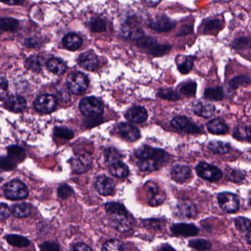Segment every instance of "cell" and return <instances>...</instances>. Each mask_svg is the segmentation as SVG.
Masks as SVG:
<instances>
[{
  "label": "cell",
  "mask_w": 251,
  "mask_h": 251,
  "mask_svg": "<svg viewBox=\"0 0 251 251\" xmlns=\"http://www.w3.org/2000/svg\"><path fill=\"white\" fill-rule=\"evenodd\" d=\"M171 230L177 236H194L198 235L199 228L193 224L177 223L172 226Z\"/></svg>",
  "instance_id": "obj_20"
},
{
  "label": "cell",
  "mask_w": 251,
  "mask_h": 251,
  "mask_svg": "<svg viewBox=\"0 0 251 251\" xmlns=\"http://www.w3.org/2000/svg\"><path fill=\"white\" fill-rule=\"evenodd\" d=\"M177 61V69L179 72L182 74H188L190 73L191 70L193 68L194 59L192 56H183L179 55L176 58Z\"/></svg>",
  "instance_id": "obj_25"
},
{
  "label": "cell",
  "mask_w": 251,
  "mask_h": 251,
  "mask_svg": "<svg viewBox=\"0 0 251 251\" xmlns=\"http://www.w3.org/2000/svg\"><path fill=\"white\" fill-rule=\"evenodd\" d=\"M196 172L200 177L209 181H217L223 177V173L218 167L205 162L197 165Z\"/></svg>",
  "instance_id": "obj_6"
},
{
  "label": "cell",
  "mask_w": 251,
  "mask_h": 251,
  "mask_svg": "<svg viewBox=\"0 0 251 251\" xmlns=\"http://www.w3.org/2000/svg\"><path fill=\"white\" fill-rule=\"evenodd\" d=\"M79 108L83 115L89 117H98L103 111V104L95 97H86L80 100Z\"/></svg>",
  "instance_id": "obj_3"
},
{
  "label": "cell",
  "mask_w": 251,
  "mask_h": 251,
  "mask_svg": "<svg viewBox=\"0 0 251 251\" xmlns=\"http://www.w3.org/2000/svg\"><path fill=\"white\" fill-rule=\"evenodd\" d=\"M25 45L27 48H39L42 45V42L38 38H29L25 41Z\"/></svg>",
  "instance_id": "obj_53"
},
{
  "label": "cell",
  "mask_w": 251,
  "mask_h": 251,
  "mask_svg": "<svg viewBox=\"0 0 251 251\" xmlns=\"http://www.w3.org/2000/svg\"><path fill=\"white\" fill-rule=\"evenodd\" d=\"M119 135L127 142H135L141 137L139 129L130 123H121L117 128Z\"/></svg>",
  "instance_id": "obj_13"
},
{
  "label": "cell",
  "mask_w": 251,
  "mask_h": 251,
  "mask_svg": "<svg viewBox=\"0 0 251 251\" xmlns=\"http://www.w3.org/2000/svg\"><path fill=\"white\" fill-rule=\"evenodd\" d=\"M171 126L177 130L191 134H198L202 132L199 126L186 117H175L172 120Z\"/></svg>",
  "instance_id": "obj_8"
},
{
  "label": "cell",
  "mask_w": 251,
  "mask_h": 251,
  "mask_svg": "<svg viewBox=\"0 0 251 251\" xmlns=\"http://www.w3.org/2000/svg\"><path fill=\"white\" fill-rule=\"evenodd\" d=\"M193 111L194 113L199 117L209 118L214 115L215 107L210 102L200 101L194 105Z\"/></svg>",
  "instance_id": "obj_22"
},
{
  "label": "cell",
  "mask_w": 251,
  "mask_h": 251,
  "mask_svg": "<svg viewBox=\"0 0 251 251\" xmlns=\"http://www.w3.org/2000/svg\"><path fill=\"white\" fill-rule=\"evenodd\" d=\"M121 33L125 38L130 40L139 41L145 36L144 31L137 25L133 23H126L123 25L121 29Z\"/></svg>",
  "instance_id": "obj_17"
},
{
  "label": "cell",
  "mask_w": 251,
  "mask_h": 251,
  "mask_svg": "<svg viewBox=\"0 0 251 251\" xmlns=\"http://www.w3.org/2000/svg\"><path fill=\"white\" fill-rule=\"evenodd\" d=\"M160 2V1H144L143 3L148 7H155Z\"/></svg>",
  "instance_id": "obj_58"
},
{
  "label": "cell",
  "mask_w": 251,
  "mask_h": 251,
  "mask_svg": "<svg viewBox=\"0 0 251 251\" xmlns=\"http://www.w3.org/2000/svg\"><path fill=\"white\" fill-rule=\"evenodd\" d=\"M171 177L177 183H183L192 177V171L187 166L177 164L172 169Z\"/></svg>",
  "instance_id": "obj_19"
},
{
  "label": "cell",
  "mask_w": 251,
  "mask_h": 251,
  "mask_svg": "<svg viewBox=\"0 0 251 251\" xmlns=\"http://www.w3.org/2000/svg\"><path fill=\"white\" fill-rule=\"evenodd\" d=\"M208 148L216 154H226L230 151V146L229 144L220 141H211L208 144Z\"/></svg>",
  "instance_id": "obj_32"
},
{
  "label": "cell",
  "mask_w": 251,
  "mask_h": 251,
  "mask_svg": "<svg viewBox=\"0 0 251 251\" xmlns=\"http://www.w3.org/2000/svg\"><path fill=\"white\" fill-rule=\"evenodd\" d=\"M126 117L128 121L132 123H142L148 119V113L143 107L134 106L126 112Z\"/></svg>",
  "instance_id": "obj_21"
},
{
  "label": "cell",
  "mask_w": 251,
  "mask_h": 251,
  "mask_svg": "<svg viewBox=\"0 0 251 251\" xmlns=\"http://www.w3.org/2000/svg\"><path fill=\"white\" fill-rule=\"evenodd\" d=\"M67 85L72 93L75 95H81L87 89L89 80L83 73L75 72L68 76Z\"/></svg>",
  "instance_id": "obj_5"
},
{
  "label": "cell",
  "mask_w": 251,
  "mask_h": 251,
  "mask_svg": "<svg viewBox=\"0 0 251 251\" xmlns=\"http://www.w3.org/2000/svg\"><path fill=\"white\" fill-rule=\"evenodd\" d=\"M180 93L186 97H194L196 94L197 83L195 82L186 83L180 88Z\"/></svg>",
  "instance_id": "obj_46"
},
{
  "label": "cell",
  "mask_w": 251,
  "mask_h": 251,
  "mask_svg": "<svg viewBox=\"0 0 251 251\" xmlns=\"http://www.w3.org/2000/svg\"><path fill=\"white\" fill-rule=\"evenodd\" d=\"M7 242L13 246L24 248L30 245V241L24 236L17 234H10L5 236Z\"/></svg>",
  "instance_id": "obj_34"
},
{
  "label": "cell",
  "mask_w": 251,
  "mask_h": 251,
  "mask_svg": "<svg viewBox=\"0 0 251 251\" xmlns=\"http://www.w3.org/2000/svg\"><path fill=\"white\" fill-rule=\"evenodd\" d=\"M17 163L13 161L9 157H2L0 161V166L2 170L9 171V170H14L17 167Z\"/></svg>",
  "instance_id": "obj_47"
},
{
  "label": "cell",
  "mask_w": 251,
  "mask_h": 251,
  "mask_svg": "<svg viewBox=\"0 0 251 251\" xmlns=\"http://www.w3.org/2000/svg\"><path fill=\"white\" fill-rule=\"evenodd\" d=\"M102 251H127V249L121 241L111 239L104 244Z\"/></svg>",
  "instance_id": "obj_36"
},
{
  "label": "cell",
  "mask_w": 251,
  "mask_h": 251,
  "mask_svg": "<svg viewBox=\"0 0 251 251\" xmlns=\"http://www.w3.org/2000/svg\"><path fill=\"white\" fill-rule=\"evenodd\" d=\"M235 226L238 230L242 232H250L251 230V220L245 217H237L235 220Z\"/></svg>",
  "instance_id": "obj_44"
},
{
  "label": "cell",
  "mask_w": 251,
  "mask_h": 251,
  "mask_svg": "<svg viewBox=\"0 0 251 251\" xmlns=\"http://www.w3.org/2000/svg\"><path fill=\"white\" fill-rule=\"evenodd\" d=\"M204 97L206 99L213 101H220L224 98L223 88L217 86L216 88H208L204 92Z\"/></svg>",
  "instance_id": "obj_33"
},
{
  "label": "cell",
  "mask_w": 251,
  "mask_h": 251,
  "mask_svg": "<svg viewBox=\"0 0 251 251\" xmlns=\"http://www.w3.org/2000/svg\"><path fill=\"white\" fill-rule=\"evenodd\" d=\"M208 131L212 134L223 135L228 132L229 127L224 121L220 119H214L207 125Z\"/></svg>",
  "instance_id": "obj_24"
},
{
  "label": "cell",
  "mask_w": 251,
  "mask_h": 251,
  "mask_svg": "<svg viewBox=\"0 0 251 251\" xmlns=\"http://www.w3.org/2000/svg\"><path fill=\"white\" fill-rule=\"evenodd\" d=\"M189 246L199 251H207L211 247V244L208 241L203 239H192L189 242Z\"/></svg>",
  "instance_id": "obj_41"
},
{
  "label": "cell",
  "mask_w": 251,
  "mask_h": 251,
  "mask_svg": "<svg viewBox=\"0 0 251 251\" xmlns=\"http://www.w3.org/2000/svg\"><path fill=\"white\" fill-rule=\"evenodd\" d=\"M47 66L50 71L58 75L64 74L67 70V65L65 63L59 58H50L47 63Z\"/></svg>",
  "instance_id": "obj_27"
},
{
  "label": "cell",
  "mask_w": 251,
  "mask_h": 251,
  "mask_svg": "<svg viewBox=\"0 0 251 251\" xmlns=\"http://www.w3.org/2000/svg\"><path fill=\"white\" fill-rule=\"evenodd\" d=\"M110 173L114 177H118V178H125L127 177L129 174V169L127 166L124 163L120 162L116 163L113 165L110 166Z\"/></svg>",
  "instance_id": "obj_28"
},
{
  "label": "cell",
  "mask_w": 251,
  "mask_h": 251,
  "mask_svg": "<svg viewBox=\"0 0 251 251\" xmlns=\"http://www.w3.org/2000/svg\"><path fill=\"white\" fill-rule=\"evenodd\" d=\"M74 193L73 188L68 184H62L58 187V195L62 199L69 198Z\"/></svg>",
  "instance_id": "obj_48"
},
{
  "label": "cell",
  "mask_w": 251,
  "mask_h": 251,
  "mask_svg": "<svg viewBox=\"0 0 251 251\" xmlns=\"http://www.w3.org/2000/svg\"><path fill=\"white\" fill-rule=\"evenodd\" d=\"M42 251H59L60 246L55 242H45L40 245Z\"/></svg>",
  "instance_id": "obj_50"
},
{
  "label": "cell",
  "mask_w": 251,
  "mask_h": 251,
  "mask_svg": "<svg viewBox=\"0 0 251 251\" xmlns=\"http://www.w3.org/2000/svg\"><path fill=\"white\" fill-rule=\"evenodd\" d=\"M8 156L16 163L22 162L25 158V150L21 147L17 145H11L8 147Z\"/></svg>",
  "instance_id": "obj_30"
},
{
  "label": "cell",
  "mask_w": 251,
  "mask_h": 251,
  "mask_svg": "<svg viewBox=\"0 0 251 251\" xmlns=\"http://www.w3.org/2000/svg\"><path fill=\"white\" fill-rule=\"evenodd\" d=\"M251 83V79L246 75H239L233 77L229 81V86L231 89H236L242 86H248Z\"/></svg>",
  "instance_id": "obj_38"
},
{
  "label": "cell",
  "mask_w": 251,
  "mask_h": 251,
  "mask_svg": "<svg viewBox=\"0 0 251 251\" xmlns=\"http://www.w3.org/2000/svg\"><path fill=\"white\" fill-rule=\"evenodd\" d=\"M157 45V42L155 39H152L151 37H147V36H144L142 39L138 41V45L140 48H148V49H151L152 47L155 46Z\"/></svg>",
  "instance_id": "obj_49"
},
{
  "label": "cell",
  "mask_w": 251,
  "mask_h": 251,
  "mask_svg": "<svg viewBox=\"0 0 251 251\" xmlns=\"http://www.w3.org/2000/svg\"><path fill=\"white\" fill-rule=\"evenodd\" d=\"M104 156H105V162L109 167L113 165V164H116V163L122 161L121 154L118 152V151L113 148H108V149L105 150Z\"/></svg>",
  "instance_id": "obj_35"
},
{
  "label": "cell",
  "mask_w": 251,
  "mask_h": 251,
  "mask_svg": "<svg viewBox=\"0 0 251 251\" xmlns=\"http://www.w3.org/2000/svg\"><path fill=\"white\" fill-rule=\"evenodd\" d=\"M171 50V46L168 45H155L152 48L149 49L150 54L154 55V56H161L168 53Z\"/></svg>",
  "instance_id": "obj_43"
},
{
  "label": "cell",
  "mask_w": 251,
  "mask_h": 251,
  "mask_svg": "<svg viewBox=\"0 0 251 251\" xmlns=\"http://www.w3.org/2000/svg\"><path fill=\"white\" fill-rule=\"evenodd\" d=\"M54 134L64 139H71L74 137V132L67 127H58L54 130Z\"/></svg>",
  "instance_id": "obj_45"
},
{
  "label": "cell",
  "mask_w": 251,
  "mask_h": 251,
  "mask_svg": "<svg viewBox=\"0 0 251 251\" xmlns=\"http://www.w3.org/2000/svg\"><path fill=\"white\" fill-rule=\"evenodd\" d=\"M92 159L89 154L80 153L72 159L71 166L73 171L77 174L86 173L90 169Z\"/></svg>",
  "instance_id": "obj_10"
},
{
  "label": "cell",
  "mask_w": 251,
  "mask_h": 251,
  "mask_svg": "<svg viewBox=\"0 0 251 251\" xmlns=\"http://www.w3.org/2000/svg\"><path fill=\"white\" fill-rule=\"evenodd\" d=\"M197 210L195 205L190 201H182L177 204L176 214L181 219H192L196 215Z\"/></svg>",
  "instance_id": "obj_16"
},
{
  "label": "cell",
  "mask_w": 251,
  "mask_h": 251,
  "mask_svg": "<svg viewBox=\"0 0 251 251\" xmlns=\"http://www.w3.org/2000/svg\"><path fill=\"white\" fill-rule=\"evenodd\" d=\"M248 205H249L250 208H251V192L248 196Z\"/></svg>",
  "instance_id": "obj_61"
},
{
  "label": "cell",
  "mask_w": 251,
  "mask_h": 251,
  "mask_svg": "<svg viewBox=\"0 0 251 251\" xmlns=\"http://www.w3.org/2000/svg\"><path fill=\"white\" fill-rule=\"evenodd\" d=\"M223 27L221 20H208L202 24V33L215 35L222 30Z\"/></svg>",
  "instance_id": "obj_26"
},
{
  "label": "cell",
  "mask_w": 251,
  "mask_h": 251,
  "mask_svg": "<svg viewBox=\"0 0 251 251\" xmlns=\"http://www.w3.org/2000/svg\"><path fill=\"white\" fill-rule=\"evenodd\" d=\"M105 209L109 214L110 223L114 228L120 232H127L131 229L133 221L123 204L108 202L105 205Z\"/></svg>",
  "instance_id": "obj_2"
},
{
  "label": "cell",
  "mask_w": 251,
  "mask_h": 251,
  "mask_svg": "<svg viewBox=\"0 0 251 251\" xmlns=\"http://www.w3.org/2000/svg\"><path fill=\"white\" fill-rule=\"evenodd\" d=\"M250 128H251V126H250Z\"/></svg>",
  "instance_id": "obj_62"
},
{
  "label": "cell",
  "mask_w": 251,
  "mask_h": 251,
  "mask_svg": "<svg viewBox=\"0 0 251 251\" xmlns=\"http://www.w3.org/2000/svg\"><path fill=\"white\" fill-rule=\"evenodd\" d=\"M78 64L80 67L89 71H95L99 66L98 55L92 51H87L82 54L78 58Z\"/></svg>",
  "instance_id": "obj_15"
},
{
  "label": "cell",
  "mask_w": 251,
  "mask_h": 251,
  "mask_svg": "<svg viewBox=\"0 0 251 251\" xmlns=\"http://www.w3.org/2000/svg\"><path fill=\"white\" fill-rule=\"evenodd\" d=\"M82 44L81 38L75 33H68L63 39V45L69 50H77L81 47Z\"/></svg>",
  "instance_id": "obj_23"
},
{
  "label": "cell",
  "mask_w": 251,
  "mask_h": 251,
  "mask_svg": "<svg viewBox=\"0 0 251 251\" xmlns=\"http://www.w3.org/2000/svg\"><path fill=\"white\" fill-rule=\"evenodd\" d=\"M233 136L236 139L242 141L251 142V130L250 127H238L235 129Z\"/></svg>",
  "instance_id": "obj_39"
},
{
  "label": "cell",
  "mask_w": 251,
  "mask_h": 251,
  "mask_svg": "<svg viewBox=\"0 0 251 251\" xmlns=\"http://www.w3.org/2000/svg\"><path fill=\"white\" fill-rule=\"evenodd\" d=\"M3 3L7 5H21L23 3V1H10V2H3Z\"/></svg>",
  "instance_id": "obj_59"
},
{
  "label": "cell",
  "mask_w": 251,
  "mask_h": 251,
  "mask_svg": "<svg viewBox=\"0 0 251 251\" xmlns=\"http://www.w3.org/2000/svg\"><path fill=\"white\" fill-rule=\"evenodd\" d=\"M246 239L247 242H248V243L251 244V231L248 232V233H247Z\"/></svg>",
  "instance_id": "obj_60"
},
{
  "label": "cell",
  "mask_w": 251,
  "mask_h": 251,
  "mask_svg": "<svg viewBox=\"0 0 251 251\" xmlns=\"http://www.w3.org/2000/svg\"><path fill=\"white\" fill-rule=\"evenodd\" d=\"M226 176L229 180L233 182H239L243 178L242 173L233 170H226Z\"/></svg>",
  "instance_id": "obj_51"
},
{
  "label": "cell",
  "mask_w": 251,
  "mask_h": 251,
  "mask_svg": "<svg viewBox=\"0 0 251 251\" xmlns=\"http://www.w3.org/2000/svg\"><path fill=\"white\" fill-rule=\"evenodd\" d=\"M4 193L8 199L17 201L27 198L29 192L24 183L19 180H14L5 184Z\"/></svg>",
  "instance_id": "obj_4"
},
{
  "label": "cell",
  "mask_w": 251,
  "mask_h": 251,
  "mask_svg": "<svg viewBox=\"0 0 251 251\" xmlns=\"http://www.w3.org/2000/svg\"><path fill=\"white\" fill-rule=\"evenodd\" d=\"M217 200L220 208L226 212L235 213L239 210V198L234 194L230 192L219 194Z\"/></svg>",
  "instance_id": "obj_7"
},
{
  "label": "cell",
  "mask_w": 251,
  "mask_h": 251,
  "mask_svg": "<svg viewBox=\"0 0 251 251\" xmlns=\"http://www.w3.org/2000/svg\"><path fill=\"white\" fill-rule=\"evenodd\" d=\"M0 25L2 31H15L18 29L20 23L15 19L3 17L1 19Z\"/></svg>",
  "instance_id": "obj_37"
},
{
  "label": "cell",
  "mask_w": 251,
  "mask_h": 251,
  "mask_svg": "<svg viewBox=\"0 0 251 251\" xmlns=\"http://www.w3.org/2000/svg\"><path fill=\"white\" fill-rule=\"evenodd\" d=\"M8 83L5 77H1V89L2 90H7L8 89Z\"/></svg>",
  "instance_id": "obj_56"
},
{
  "label": "cell",
  "mask_w": 251,
  "mask_h": 251,
  "mask_svg": "<svg viewBox=\"0 0 251 251\" xmlns=\"http://www.w3.org/2000/svg\"><path fill=\"white\" fill-rule=\"evenodd\" d=\"M12 212L14 215L18 218L28 217L31 212V205L27 202L16 204L12 207Z\"/></svg>",
  "instance_id": "obj_31"
},
{
  "label": "cell",
  "mask_w": 251,
  "mask_h": 251,
  "mask_svg": "<svg viewBox=\"0 0 251 251\" xmlns=\"http://www.w3.org/2000/svg\"><path fill=\"white\" fill-rule=\"evenodd\" d=\"M135 155L139 158L138 166L139 169L144 172L155 171L170 160V155L167 152L148 145L138 148L135 151Z\"/></svg>",
  "instance_id": "obj_1"
},
{
  "label": "cell",
  "mask_w": 251,
  "mask_h": 251,
  "mask_svg": "<svg viewBox=\"0 0 251 251\" xmlns=\"http://www.w3.org/2000/svg\"><path fill=\"white\" fill-rule=\"evenodd\" d=\"M95 186L98 193L104 196H108L112 195L114 192L115 183L110 177L100 176L95 180Z\"/></svg>",
  "instance_id": "obj_14"
},
{
  "label": "cell",
  "mask_w": 251,
  "mask_h": 251,
  "mask_svg": "<svg viewBox=\"0 0 251 251\" xmlns=\"http://www.w3.org/2000/svg\"><path fill=\"white\" fill-rule=\"evenodd\" d=\"M10 214H11V211H10L9 208L6 204L1 203V207H0V216H1V221H5L6 219L9 217Z\"/></svg>",
  "instance_id": "obj_52"
},
{
  "label": "cell",
  "mask_w": 251,
  "mask_h": 251,
  "mask_svg": "<svg viewBox=\"0 0 251 251\" xmlns=\"http://www.w3.org/2000/svg\"><path fill=\"white\" fill-rule=\"evenodd\" d=\"M26 106L25 99L20 95H11L5 100V108L13 112H22L25 109Z\"/></svg>",
  "instance_id": "obj_18"
},
{
  "label": "cell",
  "mask_w": 251,
  "mask_h": 251,
  "mask_svg": "<svg viewBox=\"0 0 251 251\" xmlns=\"http://www.w3.org/2000/svg\"><path fill=\"white\" fill-rule=\"evenodd\" d=\"M89 27L95 33H101L106 30V24L102 19L93 17L89 22Z\"/></svg>",
  "instance_id": "obj_40"
},
{
  "label": "cell",
  "mask_w": 251,
  "mask_h": 251,
  "mask_svg": "<svg viewBox=\"0 0 251 251\" xmlns=\"http://www.w3.org/2000/svg\"><path fill=\"white\" fill-rule=\"evenodd\" d=\"M71 251H92V250L86 244L77 243L73 245Z\"/></svg>",
  "instance_id": "obj_55"
},
{
  "label": "cell",
  "mask_w": 251,
  "mask_h": 251,
  "mask_svg": "<svg viewBox=\"0 0 251 251\" xmlns=\"http://www.w3.org/2000/svg\"><path fill=\"white\" fill-rule=\"evenodd\" d=\"M34 107L39 112L48 114L55 111L57 107V100L53 95H42L34 101Z\"/></svg>",
  "instance_id": "obj_9"
},
{
  "label": "cell",
  "mask_w": 251,
  "mask_h": 251,
  "mask_svg": "<svg viewBox=\"0 0 251 251\" xmlns=\"http://www.w3.org/2000/svg\"><path fill=\"white\" fill-rule=\"evenodd\" d=\"M148 195V202L152 206H157L164 202L166 198L165 194L158 189V186L152 181L148 182L145 185Z\"/></svg>",
  "instance_id": "obj_11"
},
{
  "label": "cell",
  "mask_w": 251,
  "mask_h": 251,
  "mask_svg": "<svg viewBox=\"0 0 251 251\" xmlns=\"http://www.w3.org/2000/svg\"><path fill=\"white\" fill-rule=\"evenodd\" d=\"M149 27L159 33L168 32L176 27V23L165 16H158L150 21Z\"/></svg>",
  "instance_id": "obj_12"
},
{
  "label": "cell",
  "mask_w": 251,
  "mask_h": 251,
  "mask_svg": "<svg viewBox=\"0 0 251 251\" xmlns=\"http://www.w3.org/2000/svg\"><path fill=\"white\" fill-rule=\"evenodd\" d=\"M158 96L170 101H177L180 99V96L177 92L171 89H160L158 92Z\"/></svg>",
  "instance_id": "obj_42"
},
{
  "label": "cell",
  "mask_w": 251,
  "mask_h": 251,
  "mask_svg": "<svg viewBox=\"0 0 251 251\" xmlns=\"http://www.w3.org/2000/svg\"><path fill=\"white\" fill-rule=\"evenodd\" d=\"M248 43H249L248 39L242 38V39H239L234 41V42H233V47H234V48H236V49H243V48H245V47H246L247 45H248Z\"/></svg>",
  "instance_id": "obj_54"
},
{
  "label": "cell",
  "mask_w": 251,
  "mask_h": 251,
  "mask_svg": "<svg viewBox=\"0 0 251 251\" xmlns=\"http://www.w3.org/2000/svg\"><path fill=\"white\" fill-rule=\"evenodd\" d=\"M44 60L39 55H32L25 61V67L30 71L39 73L43 67Z\"/></svg>",
  "instance_id": "obj_29"
},
{
  "label": "cell",
  "mask_w": 251,
  "mask_h": 251,
  "mask_svg": "<svg viewBox=\"0 0 251 251\" xmlns=\"http://www.w3.org/2000/svg\"><path fill=\"white\" fill-rule=\"evenodd\" d=\"M158 251H176L173 247L170 246L169 245H164L161 246Z\"/></svg>",
  "instance_id": "obj_57"
}]
</instances>
